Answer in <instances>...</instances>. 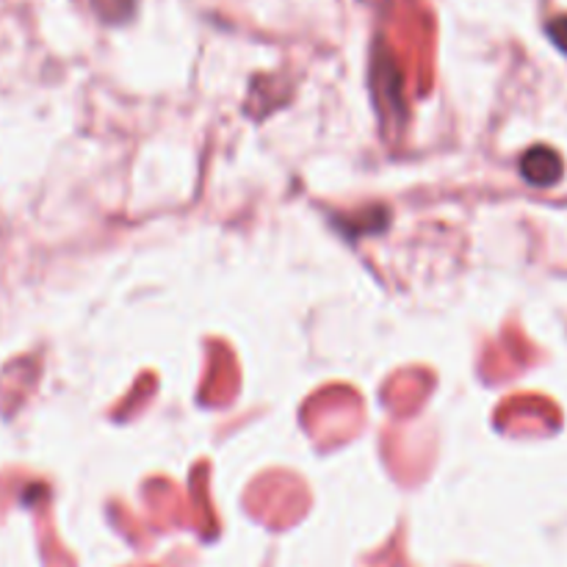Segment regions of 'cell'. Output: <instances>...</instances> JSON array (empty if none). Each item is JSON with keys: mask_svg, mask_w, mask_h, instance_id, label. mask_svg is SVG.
Returning a JSON list of instances; mask_svg holds the SVG:
<instances>
[{"mask_svg": "<svg viewBox=\"0 0 567 567\" xmlns=\"http://www.w3.org/2000/svg\"><path fill=\"white\" fill-rule=\"evenodd\" d=\"M89 3H92L94 14L109 25H122L136 11V0H89Z\"/></svg>", "mask_w": 567, "mask_h": 567, "instance_id": "3", "label": "cell"}, {"mask_svg": "<svg viewBox=\"0 0 567 567\" xmlns=\"http://www.w3.org/2000/svg\"><path fill=\"white\" fill-rule=\"evenodd\" d=\"M546 31L548 37H551V42L567 55V17H554V20L548 22Z\"/></svg>", "mask_w": 567, "mask_h": 567, "instance_id": "4", "label": "cell"}, {"mask_svg": "<svg viewBox=\"0 0 567 567\" xmlns=\"http://www.w3.org/2000/svg\"><path fill=\"white\" fill-rule=\"evenodd\" d=\"M369 3H380V0H369Z\"/></svg>", "mask_w": 567, "mask_h": 567, "instance_id": "5", "label": "cell"}, {"mask_svg": "<svg viewBox=\"0 0 567 567\" xmlns=\"http://www.w3.org/2000/svg\"><path fill=\"white\" fill-rule=\"evenodd\" d=\"M371 89H374L377 109H380L382 120L393 116L399 122L404 120V94H402V70L393 61V55L385 48H377L374 59H371Z\"/></svg>", "mask_w": 567, "mask_h": 567, "instance_id": "1", "label": "cell"}, {"mask_svg": "<svg viewBox=\"0 0 567 567\" xmlns=\"http://www.w3.org/2000/svg\"><path fill=\"white\" fill-rule=\"evenodd\" d=\"M563 158L557 150L551 147H532L529 153L520 158V175L532 183V186H554L563 177Z\"/></svg>", "mask_w": 567, "mask_h": 567, "instance_id": "2", "label": "cell"}]
</instances>
